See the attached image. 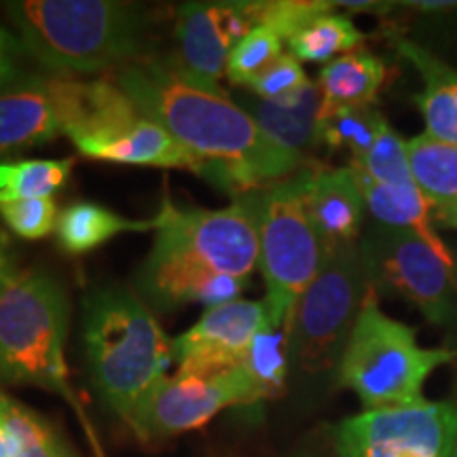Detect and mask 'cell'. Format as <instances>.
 I'll return each mask as SVG.
<instances>
[{"instance_id":"38","label":"cell","mask_w":457,"mask_h":457,"mask_svg":"<svg viewBox=\"0 0 457 457\" xmlns=\"http://www.w3.org/2000/svg\"><path fill=\"white\" fill-rule=\"evenodd\" d=\"M453 457H457V445H455V455Z\"/></svg>"},{"instance_id":"22","label":"cell","mask_w":457,"mask_h":457,"mask_svg":"<svg viewBox=\"0 0 457 457\" xmlns=\"http://www.w3.org/2000/svg\"><path fill=\"white\" fill-rule=\"evenodd\" d=\"M409 165L417 188L434 210H443L457 199V145L420 134L407 140Z\"/></svg>"},{"instance_id":"13","label":"cell","mask_w":457,"mask_h":457,"mask_svg":"<svg viewBox=\"0 0 457 457\" xmlns=\"http://www.w3.org/2000/svg\"><path fill=\"white\" fill-rule=\"evenodd\" d=\"M245 3H187L176 21V54L163 60L188 83L225 94L220 81L227 62L244 34L253 30Z\"/></svg>"},{"instance_id":"1","label":"cell","mask_w":457,"mask_h":457,"mask_svg":"<svg viewBox=\"0 0 457 457\" xmlns=\"http://www.w3.org/2000/svg\"><path fill=\"white\" fill-rule=\"evenodd\" d=\"M112 83L202 159V179L231 195L242 197L299 174L303 157L273 142L236 100L188 83L165 62H131L114 71Z\"/></svg>"},{"instance_id":"33","label":"cell","mask_w":457,"mask_h":457,"mask_svg":"<svg viewBox=\"0 0 457 457\" xmlns=\"http://www.w3.org/2000/svg\"><path fill=\"white\" fill-rule=\"evenodd\" d=\"M21 49L20 38L0 28V94L17 83V54Z\"/></svg>"},{"instance_id":"30","label":"cell","mask_w":457,"mask_h":457,"mask_svg":"<svg viewBox=\"0 0 457 457\" xmlns=\"http://www.w3.org/2000/svg\"><path fill=\"white\" fill-rule=\"evenodd\" d=\"M245 4H248L250 20L254 26L271 28L286 41L312 20L324 13H333L335 9V3H327V0H265V3Z\"/></svg>"},{"instance_id":"25","label":"cell","mask_w":457,"mask_h":457,"mask_svg":"<svg viewBox=\"0 0 457 457\" xmlns=\"http://www.w3.org/2000/svg\"><path fill=\"white\" fill-rule=\"evenodd\" d=\"M386 117L373 106L322 108L320 114V145L339 151L350 148L352 159L362 157L384 129Z\"/></svg>"},{"instance_id":"10","label":"cell","mask_w":457,"mask_h":457,"mask_svg":"<svg viewBox=\"0 0 457 457\" xmlns=\"http://www.w3.org/2000/svg\"><path fill=\"white\" fill-rule=\"evenodd\" d=\"M364 271L373 293L409 301L428 322L451 324L457 318L453 259L409 228L369 227L358 239Z\"/></svg>"},{"instance_id":"31","label":"cell","mask_w":457,"mask_h":457,"mask_svg":"<svg viewBox=\"0 0 457 457\" xmlns=\"http://www.w3.org/2000/svg\"><path fill=\"white\" fill-rule=\"evenodd\" d=\"M0 216L15 236L24 239H41L55 231L57 205L49 199H17V202L0 204Z\"/></svg>"},{"instance_id":"37","label":"cell","mask_w":457,"mask_h":457,"mask_svg":"<svg viewBox=\"0 0 457 457\" xmlns=\"http://www.w3.org/2000/svg\"><path fill=\"white\" fill-rule=\"evenodd\" d=\"M9 265H13V262H11V259H9V253H7V244H4V242H0V271H3V270H7Z\"/></svg>"},{"instance_id":"7","label":"cell","mask_w":457,"mask_h":457,"mask_svg":"<svg viewBox=\"0 0 457 457\" xmlns=\"http://www.w3.org/2000/svg\"><path fill=\"white\" fill-rule=\"evenodd\" d=\"M453 360L457 350L420 345L415 328L381 312L370 288L343 352L339 381L367 411L409 407L424 403L428 377Z\"/></svg>"},{"instance_id":"2","label":"cell","mask_w":457,"mask_h":457,"mask_svg":"<svg viewBox=\"0 0 457 457\" xmlns=\"http://www.w3.org/2000/svg\"><path fill=\"white\" fill-rule=\"evenodd\" d=\"M153 220L155 244L138 271V288L153 307L202 303L210 310L237 301L259 265L253 193L222 210L179 208L165 197Z\"/></svg>"},{"instance_id":"29","label":"cell","mask_w":457,"mask_h":457,"mask_svg":"<svg viewBox=\"0 0 457 457\" xmlns=\"http://www.w3.org/2000/svg\"><path fill=\"white\" fill-rule=\"evenodd\" d=\"M282 55V37L267 26H254L239 38L227 62V79L239 87H250L259 74Z\"/></svg>"},{"instance_id":"9","label":"cell","mask_w":457,"mask_h":457,"mask_svg":"<svg viewBox=\"0 0 457 457\" xmlns=\"http://www.w3.org/2000/svg\"><path fill=\"white\" fill-rule=\"evenodd\" d=\"M369 293L358 242L327 248L320 273L296 303L288 341L290 369L307 377L339 370Z\"/></svg>"},{"instance_id":"15","label":"cell","mask_w":457,"mask_h":457,"mask_svg":"<svg viewBox=\"0 0 457 457\" xmlns=\"http://www.w3.org/2000/svg\"><path fill=\"white\" fill-rule=\"evenodd\" d=\"M364 210L367 204L352 165L312 171L307 185V212L324 250L356 244L362 231Z\"/></svg>"},{"instance_id":"19","label":"cell","mask_w":457,"mask_h":457,"mask_svg":"<svg viewBox=\"0 0 457 457\" xmlns=\"http://www.w3.org/2000/svg\"><path fill=\"white\" fill-rule=\"evenodd\" d=\"M387 77L381 57L369 51H352L337 57L320 71L318 87L322 108L370 106Z\"/></svg>"},{"instance_id":"35","label":"cell","mask_w":457,"mask_h":457,"mask_svg":"<svg viewBox=\"0 0 457 457\" xmlns=\"http://www.w3.org/2000/svg\"><path fill=\"white\" fill-rule=\"evenodd\" d=\"M409 7H417L420 11H445L457 7V0H417V3H407Z\"/></svg>"},{"instance_id":"16","label":"cell","mask_w":457,"mask_h":457,"mask_svg":"<svg viewBox=\"0 0 457 457\" xmlns=\"http://www.w3.org/2000/svg\"><path fill=\"white\" fill-rule=\"evenodd\" d=\"M62 134L47 79L17 81L0 94V163Z\"/></svg>"},{"instance_id":"11","label":"cell","mask_w":457,"mask_h":457,"mask_svg":"<svg viewBox=\"0 0 457 457\" xmlns=\"http://www.w3.org/2000/svg\"><path fill=\"white\" fill-rule=\"evenodd\" d=\"M261 392L244 367L216 375L163 377L140 400L128 424L142 441H162L197 430L228 407L261 403Z\"/></svg>"},{"instance_id":"5","label":"cell","mask_w":457,"mask_h":457,"mask_svg":"<svg viewBox=\"0 0 457 457\" xmlns=\"http://www.w3.org/2000/svg\"><path fill=\"white\" fill-rule=\"evenodd\" d=\"M62 134L89 159L204 174V162L146 117L108 79H47Z\"/></svg>"},{"instance_id":"17","label":"cell","mask_w":457,"mask_h":457,"mask_svg":"<svg viewBox=\"0 0 457 457\" xmlns=\"http://www.w3.org/2000/svg\"><path fill=\"white\" fill-rule=\"evenodd\" d=\"M237 104L244 108L256 125L273 142L303 157L307 148L320 146V114H322V94L318 83H310L305 89L288 100L270 102L256 96H239Z\"/></svg>"},{"instance_id":"4","label":"cell","mask_w":457,"mask_h":457,"mask_svg":"<svg viewBox=\"0 0 457 457\" xmlns=\"http://www.w3.org/2000/svg\"><path fill=\"white\" fill-rule=\"evenodd\" d=\"M83 341L96 390L125 421L174 362V341L146 303L121 286L85 296Z\"/></svg>"},{"instance_id":"24","label":"cell","mask_w":457,"mask_h":457,"mask_svg":"<svg viewBox=\"0 0 457 457\" xmlns=\"http://www.w3.org/2000/svg\"><path fill=\"white\" fill-rule=\"evenodd\" d=\"M364 43V34L358 30L347 15L324 13L303 26L288 38L290 55L299 62H333L337 55H347Z\"/></svg>"},{"instance_id":"8","label":"cell","mask_w":457,"mask_h":457,"mask_svg":"<svg viewBox=\"0 0 457 457\" xmlns=\"http://www.w3.org/2000/svg\"><path fill=\"white\" fill-rule=\"evenodd\" d=\"M312 171L254 191L259 265L267 284L265 303L273 327L290 330L296 303L324 262V244L307 212Z\"/></svg>"},{"instance_id":"21","label":"cell","mask_w":457,"mask_h":457,"mask_svg":"<svg viewBox=\"0 0 457 457\" xmlns=\"http://www.w3.org/2000/svg\"><path fill=\"white\" fill-rule=\"evenodd\" d=\"M356 171V170H353ZM364 204L377 225L392 228H409L434 245L443 242L432 227V205L417 187H390L370 180L369 176L356 171Z\"/></svg>"},{"instance_id":"14","label":"cell","mask_w":457,"mask_h":457,"mask_svg":"<svg viewBox=\"0 0 457 457\" xmlns=\"http://www.w3.org/2000/svg\"><path fill=\"white\" fill-rule=\"evenodd\" d=\"M265 301H231L210 307L185 335L174 339L179 373L216 375L242 367L254 337L270 324Z\"/></svg>"},{"instance_id":"36","label":"cell","mask_w":457,"mask_h":457,"mask_svg":"<svg viewBox=\"0 0 457 457\" xmlns=\"http://www.w3.org/2000/svg\"><path fill=\"white\" fill-rule=\"evenodd\" d=\"M436 214H438V219H441V222H445V225L457 228V199L451 205H447V208L438 210Z\"/></svg>"},{"instance_id":"26","label":"cell","mask_w":457,"mask_h":457,"mask_svg":"<svg viewBox=\"0 0 457 457\" xmlns=\"http://www.w3.org/2000/svg\"><path fill=\"white\" fill-rule=\"evenodd\" d=\"M288 341L290 330L286 327H273L270 322L254 337L253 345L245 353L242 367L253 377L262 400L278 396L284 390L290 370Z\"/></svg>"},{"instance_id":"3","label":"cell","mask_w":457,"mask_h":457,"mask_svg":"<svg viewBox=\"0 0 457 457\" xmlns=\"http://www.w3.org/2000/svg\"><path fill=\"white\" fill-rule=\"evenodd\" d=\"M28 55L62 77L119 71L138 62L146 13L117 0H13L4 3Z\"/></svg>"},{"instance_id":"6","label":"cell","mask_w":457,"mask_h":457,"mask_svg":"<svg viewBox=\"0 0 457 457\" xmlns=\"http://www.w3.org/2000/svg\"><path fill=\"white\" fill-rule=\"evenodd\" d=\"M68 296L45 271H0V379L38 386L74 403L66 367Z\"/></svg>"},{"instance_id":"20","label":"cell","mask_w":457,"mask_h":457,"mask_svg":"<svg viewBox=\"0 0 457 457\" xmlns=\"http://www.w3.org/2000/svg\"><path fill=\"white\" fill-rule=\"evenodd\" d=\"M155 228V220H131L100 204L79 202L62 210L55 236L68 254H85L100 248L121 233H142Z\"/></svg>"},{"instance_id":"32","label":"cell","mask_w":457,"mask_h":457,"mask_svg":"<svg viewBox=\"0 0 457 457\" xmlns=\"http://www.w3.org/2000/svg\"><path fill=\"white\" fill-rule=\"evenodd\" d=\"M301 62L295 55L282 54L270 68H265L259 77L250 83V94L261 100L279 102L288 100L310 85Z\"/></svg>"},{"instance_id":"28","label":"cell","mask_w":457,"mask_h":457,"mask_svg":"<svg viewBox=\"0 0 457 457\" xmlns=\"http://www.w3.org/2000/svg\"><path fill=\"white\" fill-rule=\"evenodd\" d=\"M352 168L381 185L417 187L411 174L407 140L400 138L390 123L384 125L373 146L362 157L352 159Z\"/></svg>"},{"instance_id":"18","label":"cell","mask_w":457,"mask_h":457,"mask_svg":"<svg viewBox=\"0 0 457 457\" xmlns=\"http://www.w3.org/2000/svg\"><path fill=\"white\" fill-rule=\"evenodd\" d=\"M396 49L424 77V89L415 96V104L424 114L426 134L457 145V68L409 38H396Z\"/></svg>"},{"instance_id":"34","label":"cell","mask_w":457,"mask_h":457,"mask_svg":"<svg viewBox=\"0 0 457 457\" xmlns=\"http://www.w3.org/2000/svg\"><path fill=\"white\" fill-rule=\"evenodd\" d=\"M17 451H20V445L0 420V457H17Z\"/></svg>"},{"instance_id":"12","label":"cell","mask_w":457,"mask_h":457,"mask_svg":"<svg viewBox=\"0 0 457 457\" xmlns=\"http://www.w3.org/2000/svg\"><path fill=\"white\" fill-rule=\"evenodd\" d=\"M335 443L339 457H453L457 407L424 400L364 411L337 426Z\"/></svg>"},{"instance_id":"23","label":"cell","mask_w":457,"mask_h":457,"mask_svg":"<svg viewBox=\"0 0 457 457\" xmlns=\"http://www.w3.org/2000/svg\"><path fill=\"white\" fill-rule=\"evenodd\" d=\"M74 159H20L0 163V204L49 199L71 179Z\"/></svg>"},{"instance_id":"27","label":"cell","mask_w":457,"mask_h":457,"mask_svg":"<svg viewBox=\"0 0 457 457\" xmlns=\"http://www.w3.org/2000/svg\"><path fill=\"white\" fill-rule=\"evenodd\" d=\"M0 420L13 434L17 457H77L41 415L0 392Z\"/></svg>"}]
</instances>
